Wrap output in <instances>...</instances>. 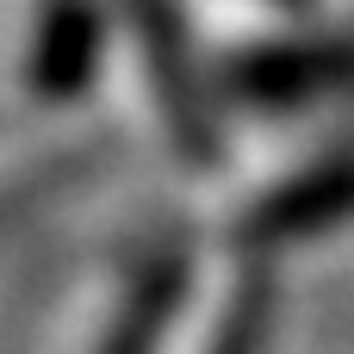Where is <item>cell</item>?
<instances>
[{"label":"cell","instance_id":"obj_1","mask_svg":"<svg viewBox=\"0 0 354 354\" xmlns=\"http://www.w3.org/2000/svg\"><path fill=\"white\" fill-rule=\"evenodd\" d=\"M342 212H354V156H336V162H324V168L286 180V187L249 218V230H255V236H292V230L330 224V218H342Z\"/></svg>","mask_w":354,"mask_h":354},{"label":"cell","instance_id":"obj_2","mask_svg":"<svg viewBox=\"0 0 354 354\" xmlns=\"http://www.w3.org/2000/svg\"><path fill=\"white\" fill-rule=\"evenodd\" d=\"M180 280H187V268H180V261L156 268V274L137 286V305H131V324H124V336H118L106 354H143V336H156V330L168 324V311H174V299H180Z\"/></svg>","mask_w":354,"mask_h":354},{"label":"cell","instance_id":"obj_3","mask_svg":"<svg viewBox=\"0 0 354 354\" xmlns=\"http://www.w3.org/2000/svg\"><path fill=\"white\" fill-rule=\"evenodd\" d=\"M261 342H268V286L255 292H243L236 299V311L224 317V336L212 342V354H261Z\"/></svg>","mask_w":354,"mask_h":354}]
</instances>
